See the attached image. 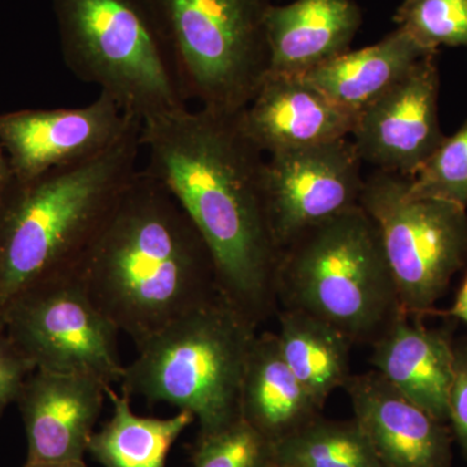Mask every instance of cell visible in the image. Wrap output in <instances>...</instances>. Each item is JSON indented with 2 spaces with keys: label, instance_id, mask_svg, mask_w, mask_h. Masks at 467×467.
Returning a JSON list of instances; mask_svg holds the SVG:
<instances>
[{
  "label": "cell",
  "instance_id": "1",
  "mask_svg": "<svg viewBox=\"0 0 467 467\" xmlns=\"http://www.w3.org/2000/svg\"><path fill=\"white\" fill-rule=\"evenodd\" d=\"M236 116L183 109L146 119L147 171L177 201L207 245L220 294L259 326L275 310L279 251L263 193L265 158Z\"/></svg>",
  "mask_w": 467,
  "mask_h": 467
},
{
  "label": "cell",
  "instance_id": "2",
  "mask_svg": "<svg viewBox=\"0 0 467 467\" xmlns=\"http://www.w3.org/2000/svg\"><path fill=\"white\" fill-rule=\"evenodd\" d=\"M76 275L135 347L220 292L198 230L146 169L117 202Z\"/></svg>",
  "mask_w": 467,
  "mask_h": 467
},
{
  "label": "cell",
  "instance_id": "3",
  "mask_svg": "<svg viewBox=\"0 0 467 467\" xmlns=\"http://www.w3.org/2000/svg\"><path fill=\"white\" fill-rule=\"evenodd\" d=\"M140 129L142 122H135L85 161L34 180H12L0 195V318L36 285L75 275L140 171Z\"/></svg>",
  "mask_w": 467,
  "mask_h": 467
},
{
  "label": "cell",
  "instance_id": "4",
  "mask_svg": "<svg viewBox=\"0 0 467 467\" xmlns=\"http://www.w3.org/2000/svg\"><path fill=\"white\" fill-rule=\"evenodd\" d=\"M275 299L371 346L401 315L379 230L361 205L310 227L279 252Z\"/></svg>",
  "mask_w": 467,
  "mask_h": 467
},
{
  "label": "cell",
  "instance_id": "5",
  "mask_svg": "<svg viewBox=\"0 0 467 467\" xmlns=\"http://www.w3.org/2000/svg\"><path fill=\"white\" fill-rule=\"evenodd\" d=\"M257 326L218 292L137 346L121 392L190 411L198 436L241 418V389Z\"/></svg>",
  "mask_w": 467,
  "mask_h": 467
},
{
  "label": "cell",
  "instance_id": "6",
  "mask_svg": "<svg viewBox=\"0 0 467 467\" xmlns=\"http://www.w3.org/2000/svg\"><path fill=\"white\" fill-rule=\"evenodd\" d=\"M64 63L140 121L187 109L152 0H52Z\"/></svg>",
  "mask_w": 467,
  "mask_h": 467
},
{
  "label": "cell",
  "instance_id": "7",
  "mask_svg": "<svg viewBox=\"0 0 467 467\" xmlns=\"http://www.w3.org/2000/svg\"><path fill=\"white\" fill-rule=\"evenodd\" d=\"M187 100L236 116L269 72L275 0H152Z\"/></svg>",
  "mask_w": 467,
  "mask_h": 467
},
{
  "label": "cell",
  "instance_id": "8",
  "mask_svg": "<svg viewBox=\"0 0 467 467\" xmlns=\"http://www.w3.org/2000/svg\"><path fill=\"white\" fill-rule=\"evenodd\" d=\"M407 178L376 171L359 205L379 230L404 315H429L467 263V209L407 195Z\"/></svg>",
  "mask_w": 467,
  "mask_h": 467
},
{
  "label": "cell",
  "instance_id": "9",
  "mask_svg": "<svg viewBox=\"0 0 467 467\" xmlns=\"http://www.w3.org/2000/svg\"><path fill=\"white\" fill-rule=\"evenodd\" d=\"M7 335L36 370L121 382L119 330L92 301L78 275L36 285L0 318Z\"/></svg>",
  "mask_w": 467,
  "mask_h": 467
},
{
  "label": "cell",
  "instance_id": "10",
  "mask_svg": "<svg viewBox=\"0 0 467 467\" xmlns=\"http://www.w3.org/2000/svg\"><path fill=\"white\" fill-rule=\"evenodd\" d=\"M362 164L348 138L265 159L264 204L279 252L310 227L359 205Z\"/></svg>",
  "mask_w": 467,
  "mask_h": 467
},
{
  "label": "cell",
  "instance_id": "11",
  "mask_svg": "<svg viewBox=\"0 0 467 467\" xmlns=\"http://www.w3.org/2000/svg\"><path fill=\"white\" fill-rule=\"evenodd\" d=\"M438 54L413 69L358 115L352 143L362 162L411 178L444 140L439 124Z\"/></svg>",
  "mask_w": 467,
  "mask_h": 467
},
{
  "label": "cell",
  "instance_id": "12",
  "mask_svg": "<svg viewBox=\"0 0 467 467\" xmlns=\"http://www.w3.org/2000/svg\"><path fill=\"white\" fill-rule=\"evenodd\" d=\"M137 121L140 119L126 115L112 98L99 92L79 109L0 116V144L7 150L14 180L30 181L99 155Z\"/></svg>",
  "mask_w": 467,
  "mask_h": 467
},
{
  "label": "cell",
  "instance_id": "13",
  "mask_svg": "<svg viewBox=\"0 0 467 467\" xmlns=\"http://www.w3.org/2000/svg\"><path fill=\"white\" fill-rule=\"evenodd\" d=\"M109 387L97 378L34 370L16 400L26 427V463L84 460Z\"/></svg>",
  "mask_w": 467,
  "mask_h": 467
},
{
  "label": "cell",
  "instance_id": "14",
  "mask_svg": "<svg viewBox=\"0 0 467 467\" xmlns=\"http://www.w3.org/2000/svg\"><path fill=\"white\" fill-rule=\"evenodd\" d=\"M353 420L384 467H451V427L405 398L376 370L344 386Z\"/></svg>",
  "mask_w": 467,
  "mask_h": 467
},
{
  "label": "cell",
  "instance_id": "15",
  "mask_svg": "<svg viewBox=\"0 0 467 467\" xmlns=\"http://www.w3.org/2000/svg\"><path fill=\"white\" fill-rule=\"evenodd\" d=\"M236 119L244 137L270 156L348 138L358 116L303 76L267 72Z\"/></svg>",
  "mask_w": 467,
  "mask_h": 467
},
{
  "label": "cell",
  "instance_id": "16",
  "mask_svg": "<svg viewBox=\"0 0 467 467\" xmlns=\"http://www.w3.org/2000/svg\"><path fill=\"white\" fill-rule=\"evenodd\" d=\"M370 364L405 398L448 423L454 346L445 331L401 313L371 344Z\"/></svg>",
  "mask_w": 467,
  "mask_h": 467
},
{
  "label": "cell",
  "instance_id": "17",
  "mask_svg": "<svg viewBox=\"0 0 467 467\" xmlns=\"http://www.w3.org/2000/svg\"><path fill=\"white\" fill-rule=\"evenodd\" d=\"M364 23L355 0H294L266 15L269 72L303 76L350 50Z\"/></svg>",
  "mask_w": 467,
  "mask_h": 467
},
{
  "label": "cell",
  "instance_id": "18",
  "mask_svg": "<svg viewBox=\"0 0 467 467\" xmlns=\"http://www.w3.org/2000/svg\"><path fill=\"white\" fill-rule=\"evenodd\" d=\"M319 416L322 408L288 368L276 334H256L243 374L242 420L273 444Z\"/></svg>",
  "mask_w": 467,
  "mask_h": 467
},
{
  "label": "cell",
  "instance_id": "19",
  "mask_svg": "<svg viewBox=\"0 0 467 467\" xmlns=\"http://www.w3.org/2000/svg\"><path fill=\"white\" fill-rule=\"evenodd\" d=\"M438 51L427 50L396 27L376 45L347 51L303 75L328 99L358 116L398 84L418 61Z\"/></svg>",
  "mask_w": 467,
  "mask_h": 467
},
{
  "label": "cell",
  "instance_id": "20",
  "mask_svg": "<svg viewBox=\"0 0 467 467\" xmlns=\"http://www.w3.org/2000/svg\"><path fill=\"white\" fill-rule=\"evenodd\" d=\"M276 337L288 368L324 409L331 393L344 389L352 376L349 353L355 344L333 325L295 309L279 313Z\"/></svg>",
  "mask_w": 467,
  "mask_h": 467
},
{
  "label": "cell",
  "instance_id": "21",
  "mask_svg": "<svg viewBox=\"0 0 467 467\" xmlns=\"http://www.w3.org/2000/svg\"><path fill=\"white\" fill-rule=\"evenodd\" d=\"M112 416L88 444L90 453L104 467H167L168 454L195 417L178 410L171 418L142 417L131 409V398L107 389Z\"/></svg>",
  "mask_w": 467,
  "mask_h": 467
},
{
  "label": "cell",
  "instance_id": "22",
  "mask_svg": "<svg viewBox=\"0 0 467 467\" xmlns=\"http://www.w3.org/2000/svg\"><path fill=\"white\" fill-rule=\"evenodd\" d=\"M275 467H379L376 451L355 420L319 416L273 442Z\"/></svg>",
  "mask_w": 467,
  "mask_h": 467
},
{
  "label": "cell",
  "instance_id": "23",
  "mask_svg": "<svg viewBox=\"0 0 467 467\" xmlns=\"http://www.w3.org/2000/svg\"><path fill=\"white\" fill-rule=\"evenodd\" d=\"M407 195L434 199L467 209V119L451 137L427 159L411 178H407Z\"/></svg>",
  "mask_w": 467,
  "mask_h": 467
},
{
  "label": "cell",
  "instance_id": "24",
  "mask_svg": "<svg viewBox=\"0 0 467 467\" xmlns=\"http://www.w3.org/2000/svg\"><path fill=\"white\" fill-rule=\"evenodd\" d=\"M392 20L427 50L467 48V0H404Z\"/></svg>",
  "mask_w": 467,
  "mask_h": 467
},
{
  "label": "cell",
  "instance_id": "25",
  "mask_svg": "<svg viewBox=\"0 0 467 467\" xmlns=\"http://www.w3.org/2000/svg\"><path fill=\"white\" fill-rule=\"evenodd\" d=\"M192 467H275L272 442L243 420L217 434L198 436Z\"/></svg>",
  "mask_w": 467,
  "mask_h": 467
},
{
  "label": "cell",
  "instance_id": "26",
  "mask_svg": "<svg viewBox=\"0 0 467 467\" xmlns=\"http://www.w3.org/2000/svg\"><path fill=\"white\" fill-rule=\"evenodd\" d=\"M36 370L5 333H0V416L8 405L16 402L21 389Z\"/></svg>",
  "mask_w": 467,
  "mask_h": 467
},
{
  "label": "cell",
  "instance_id": "27",
  "mask_svg": "<svg viewBox=\"0 0 467 467\" xmlns=\"http://www.w3.org/2000/svg\"><path fill=\"white\" fill-rule=\"evenodd\" d=\"M448 422L467 459V340L454 346V376L448 405Z\"/></svg>",
  "mask_w": 467,
  "mask_h": 467
},
{
  "label": "cell",
  "instance_id": "28",
  "mask_svg": "<svg viewBox=\"0 0 467 467\" xmlns=\"http://www.w3.org/2000/svg\"><path fill=\"white\" fill-rule=\"evenodd\" d=\"M448 316L459 318L467 325V275L462 285H461L459 295L454 300L453 306L447 312Z\"/></svg>",
  "mask_w": 467,
  "mask_h": 467
},
{
  "label": "cell",
  "instance_id": "29",
  "mask_svg": "<svg viewBox=\"0 0 467 467\" xmlns=\"http://www.w3.org/2000/svg\"><path fill=\"white\" fill-rule=\"evenodd\" d=\"M12 180H14V177H12L11 168L5 161V155H3V147L0 144V195L5 192Z\"/></svg>",
  "mask_w": 467,
  "mask_h": 467
},
{
  "label": "cell",
  "instance_id": "30",
  "mask_svg": "<svg viewBox=\"0 0 467 467\" xmlns=\"http://www.w3.org/2000/svg\"><path fill=\"white\" fill-rule=\"evenodd\" d=\"M24 467H88L84 460L63 461V462L26 463Z\"/></svg>",
  "mask_w": 467,
  "mask_h": 467
},
{
  "label": "cell",
  "instance_id": "31",
  "mask_svg": "<svg viewBox=\"0 0 467 467\" xmlns=\"http://www.w3.org/2000/svg\"><path fill=\"white\" fill-rule=\"evenodd\" d=\"M379 467H384V466L382 465V466H379Z\"/></svg>",
  "mask_w": 467,
  "mask_h": 467
}]
</instances>
